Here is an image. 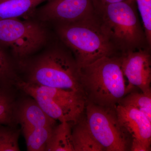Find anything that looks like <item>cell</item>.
Instances as JSON below:
<instances>
[{
  "label": "cell",
  "instance_id": "obj_13",
  "mask_svg": "<svg viewBox=\"0 0 151 151\" xmlns=\"http://www.w3.org/2000/svg\"><path fill=\"white\" fill-rule=\"evenodd\" d=\"M47 0H0V19H19L35 11Z\"/></svg>",
  "mask_w": 151,
  "mask_h": 151
},
{
  "label": "cell",
  "instance_id": "obj_2",
  "mask_svg": "<svg viewBox=\"0 0 151 151\" xmlns=\"http://www.w3.org/2000/svg\"><path fill=\"white\" fill-rule=\"evenodd\" d=\"M80 69V83L86 103L115 108L127 95L121 56L104 57Z\"/></svg>",
  "mask_w": 151,
  "mask_h": 151
},
{
  "label": "cell",
  "instance_id": "obj_11",
  "mask_svg": "<svg viewBox=\"0 0 151 151\" xmlns=\"http://www.w3.org/2000/svg\"><path fill=\"white\" fill-rule=\"evenodd\" d=\"M14 119L20 124L21 129L56 126V120L47 115L32 97L24 99L18 105L16 104Z\"/></svg>",
  "mask_w": 151,
  "mask_h": 151
},
{
  "label": "cell",
  "instance_id": "obj_10",
  "mask_svg": "<svg viewBox=\"0 0 151 151\" xmlns=\"http://www.w3.org/2000/svg\"><path fill=\"white\" fill-rule=\"evenodd\" d=\"M120 123L132 139L151 142V121L144 113L133 107L118 105L116 107Z\"/></svg>",
  "mask_w": 151,
  "mask_h": 151
},
{
  "label": "cell",
  "instance_id": "obj_9",
  "mask_svg": "<svg viewBox=\"0 0 151 151\" xmlns=\"http://www.w3.org/2000/svg\"><path fill=\"white\" fill-rule=\"evenodd\" d=\"M24 81L32 89L45 94L50 98L64 111L70 123L75 124L82 116L86 108V101L84 95L81 93L58 88L37 86Z\"/></svg>",
  "mask_w": 151,
  "mask_h": 151
},
{
  "label": "cell",
  "instance_id": "obj_6",
  "mask_svg": "<svg viewBox=\"0 0 151 151\" xmlns=\"http://www.w3.org/2000/svg\"><path fill=\"white\" fill-rule=\"evenodd\" d=\"M86 121L92 134L106 151H126L132 137L122 125L115 108L86 103Z\"/></svg>",
  "mask_w": 151,
  "mask_h": 151
},
{
  "label": "cell",
  "instance_id": "obj_4",
  "mask_svg": "<svg viewBox=\"0 0 151 151\" xmlns=\"http://www.w3.org/2000/svg\"><path fill=\"white\" fill-rule=\"evenodd\" d=\"M94 9L104 32L116 50L122 53L136 50L145 41L147 42L134 0H124Z\"/></svg>",
  "mask_w": 151,
  "mask_h": 151
},
{
  "label": "cell",
  "instance_id": "obj_15",
  "mask_svg": "<svg viewBox=\"0 0 151 151\" xmlns=\"http://www.w3.org/2000/svg\"><path fill=\"white\" fill-rule=\"evenodd\" d=\"M6 49L0 45V87L12 88L21 78Z\"/></svg>",
  "mask_w": 151,
  "mask_h": 151
},
{
  "label": "cell",
  "instance_id": "obj_8",
  "mask_svg": "<svg viewBox=\"0 0 151 151\" xmlns=\"http://www.w3.org/2000/svg\"><path fill=\"white\" fill-rule=\"evenodd\" d=\"M122 70L128 84L127 94L137 87L144 93H151V55L146 50H130L121 56Z\"/></svg>",
  "mask_w": 151,
  "mask_h": 151
},
{
  "label": "cell",
  "instance_id": "obj_16",
  "mask_svg": "<svg viewBox=\"0 0 151 151\" xmlns=\"http://www.w3.org/2000/svg\"><path fill=\"white\" fill-rule=\"evenodd\" d=\"M55 127L21 129L27 151H45L47 144Z\"/></svg>",
  "mask_w": 151,
  "mask_h": 151
},
{
  "label": "cell",
  "instance_id": "obj_1",
  "mask_svg": "<svg viewBox=\"0 0 151 151\" xmlns=\"http://www.w3.org/2000/svg\"><path fill=\"white\" fill-rule=\"evenodd\" d=\"M17 65L24 72V78L21 79L25 82L84 95L80 83V68L72 52L64 45H55Z\"/></svg>",
  "mask_w": 151,
  "mask_h": 151
},
{
  "label": "cell",
  "instance_id": "obj_22",
  "mask_svg": "<svg viewBox=\"0 0 151 151\" xmlns=\"http://www.w3.org/2000/svg\"><path fill=\"white\" fill-rule=\"evenodd\" d=\"M124 0H93L94 8L122 1Z\"/></svg>",
  "mask_w": 151,
  "mask_h": 151
},
{
  "label": "cell",
  "instance_id": "obj_18",
  "mask_svg": "<svg viewBox=\"0 0 151 151\" xmlns=\"http://www.w3.org/2000/svg\"><path fill=\"white\" fill-rule=\"evenodd\" d=\"M119 105L135 108L144 113L151 121V93L132 91L122 98Z\"/></svg>",
  "mask_w": 151,
  "mask_h": 151
},
{
  "label": "cell",
  "instance_id": "obj_5",
  "mask_svg": "<svg viewBox=\"0 0 151 151\" xmlns=\"http://www.w3.org/2000/svg\"><path fill=\"white\" fill-rule=\"evenodd\" d=\"M48 40V32L39 22L0 19V45L10 50L17 65L44 46Z\"/></svg>",
  "mask_w": 151,
  "mask_h": 151
},
{
  "label": "cell",
  "instance_id": "obj_20",
  "mask_svg": "<svg viewBox=\"0 0 151 151\" xmlns=\"http://www.w3.org/2000/svg\"><path fill=\"white\" fill-rule=\"evenodd\" d=\"M140 14L147 43L151 45V0H134Z\"/></svg>",
  "mask_w": 151,
  "mask_h": 151
},
{
  "label": "cell",
  "instance_id": "obj_19",
  "mask_svg": "<svg viewBox=\"0 0 151 151\" xmlns=\"http://www.w3.org/2000/svg\"><path fill=\"white\" fill-rule=\"evenodd\" d=\"M20 131L12 126L0 124V151H19Z\"/></svg>",
  "mask_w": 151,
  "mask_h": 151
},
{
  "label": "cell",
  "instance_id": "obj_21",
  "mask_svg": "<svg viewBox=\"0 0 151 151\" xmlns=\"http://www.w3.org/2000/svg\"><path fill=\"white\" fill-rule=\"evenodd\" d=\"M151 142L139 139H132L130 151H151Z\"/></svg>",
  "mask_w": 151,
  "mask_h": 151
},
{
  "label": "cell",
  "instance_id": "obj_12",
  "mask_svg": "<svg viewBox=\"0 0 151 151\" xmlns=\"http://www.w3.org/2000/svg\"><path fill=\"white\" fill-rule=\"evenodd\" d=\"M72 129L74 151H104L105 149L92 134L86 119L82 116Z\"/></svg>",
  "mask_w": 151,
  "mask_h": 151
},
{
  "label": "cell",
  "instance_id": "obj_3",
  "mask_svg": "<svg viewBox=\"0 0 151 151\" xmlns=\"http://www.w3.org/2000/svg\"><path fill=\"white\" fill-rule=\"evenodd\" d=\"M56 24L60 39L72 52L80 68L104 57L114 55L116 50L96 13L73 22Z\"/></svg>",
  "mask_w": 151,
  "mask_h": 151
},
{
  "label": "cell",
  "instance_id": "obj_17",
  "mask_svg": "<svg viewBox=\"0 0 151 151\" xmlns=\"http://www.w3.org/2000/svg\"><path fill=\"white\" fill-rule=\"evenodd\" d=\"M11 89L0 87V124L12 126L17 103Z\"/></svg>",
  "mask_w": 151,
  "mask_h": 151
},
{
  "label": "cell",
  "instance_id": "obj_14",
  "mask_svg": "<svg viewBox=\"0 0 151 151\" xmlns=\"http://www.w3.org/2000/svg\"><path fill=\"white\" fill-rule=\"evenodd\" d=\"M74 151L70 123L60 122L53 128L45 151Z\"/></svg>",
  "mask_w": 151,
  "mask_h": 151
},
{
  "label": "cell",
  "instance_id": "obj_7",
  "mask_svg": "<svg viewBox=\"0 0 151 151\" xmlns=\"http://www.w3.org/2000/svg\"><path fill=\"white\" fill-rule=\"evenodd\" d=\"M93 0H47L38 12L42 22H73L95 14Z\"/></svg>",
  "mask_w": 151,
  "mask_h": 151
}]
</instances>
